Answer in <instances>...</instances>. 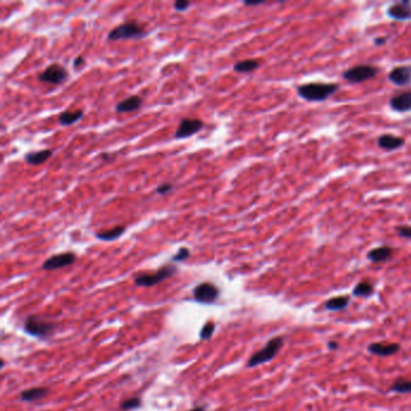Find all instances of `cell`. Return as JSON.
Instances as JSON below:
<instances>
[{
  "label": "cell",
  "mask_w": 411,
  "mask_h": 411,
  "mask_svg": "<svg viewBox=\"0 0 411 411\" xmlns=\"http://www.w3.org/2000/svg\"><path fill=\"white\" fill-rule=\"evenodd\" d=\"M339 88L337 83H305L298 87L299 97L308 102H323Z\"/></svg>",
  "instance_id": "6da1fadb"
},
{
  "label": "cell",
  "mask_w": 411,
  "mask_h": 411,
  "mask_svg": "<svg viewBox=\"0 0 411 411\" xmlns=\"http://www.w3.org/2000/svg\"><path fill=\"white\" fill-rule=\"evenodd\" d=\"M55 323L46 321L36 315L28 316L24 321V332L39 339H48L55 329Z\"/></svg>",
  "instance_id": "7a4b0ae2"
},
{
  "label": "cell",
  "mask_w": 411,
  "mask_h": 411,
  "mask_svg": "<svg viewBox=\"0 0 411 411\" xmlns=\"http://www.w3.org/2000/svg\"><path fill=\"white\" fill-rule=\"evenodd\" d=\"M282 346H284V339H282L281 337L273 338V339L268 341L263 349L257 351L256 353H253L252 356L250 357L249 362H247V367L255 368L257 365H260L271 361L278 353V351L281 350Z\"/></svg>",
  "instance_id": "3957f363"
},
{
  "label": "cell",
  "mask_w": 411,
  "mask_h": 411,
  "mask_svg": "<svg viewBox=\"0 0 411 411\" xmlns=\"http://www.w3.org/2000/svg\"><path fill=\"white\" fill-rule=\"evenodd\" d=\"M146 36V31L144 30L140 24H138L135 21L123 23L121 26L114 28L107 35V40L110 41H118V40H127V39H142Z\"/></svg>",
  "instance_id": "277c9868"
},
{
  "label": "cell",
  "mask_w": 411,
  "mask_h": 411,
  "mask_svg": "<svg viewBox=\"0 0 411 411\" xmlns=\"http://www.w3.org/2000/svg\"><path fill=\"white\" fill-rule=\"evenodd\" d=\"M176 267L172 266V264H166V266L162 267L161 269H158L156 273H145L140 274L135 277V285L140 287H151L155 285H158L163 282L166 278L172 277L174 274H176Z\"/></svg>",
  "instance_id": "5b68a950"
},
{
  "label": "cell",
  "mask_w": 411,
  "mask_h": 411,
  "mask_svg": "<svg viewBox=\"0 0 411 411\" xmlns=\"http://www.w3.org/2000/svg\"><path fill=\"white\" fill-rule=\"evenodd\" d=\"M378 74L379 69L374 67V65L363 64L347 69L346 71H344L343 78L351 83H361L375 78Z\"/></svg>",
  "instance_id": "8992f818"
},
{
  "label": "cell",
  "mask_w": 411,
  "mask_h": 411,
  "mask_svg": "<svg viewBox=\"0 0 411 411\" xmlns=\"http://www.w3.org/2000/svg\"><path fill=\"white\" fill-rule=\"evenodd\" d=\"M193 297L198 303L212 304L219 297V288L211 282H201L194 287Z\"/></svg>",
  "instance_id": "52a82bcc"
},
{
  "label": "cell",
  "mask_w": 411,
  "mask_h": 411,
  "mask_svg": "<svg viewBox=\"0 0 411 411\" xmlns=\"http://www.w3.org/2000/svg\"><path fill=\"white\" fill-rule=\"evenodd\" d=\"M68 80V71L59 64H51L39 75V81L51 83V85H62Z\"/></svg>",
  "instance_id": "ba28073f"
},
{
  "label": "cell",
  "mask_w": 411,
  "mask_h": 411,
  "mask_svg": "<svg viewBox=\"0 0 411 411\" xmlns=\"http://www.w3.org/2000/svg\"><path fill=\"white\" fill-rule=\"evenodd\" d=\"M204 128V122L198 118H183L180 122L179 127L174 134V138L180 140V139H186L192 137V135L199 133Z\"/></svg>",
  "instance_id": "9c48e42d"
},
{
  "label": "cell",
  "mask_w": 411,
  "mask_h": 411,
  "mask_svg": "<svg viewBox=\"0 0 411 411\" xmlns=\"http://www.w3.org/2000/svg\"><path fill=\"white\" fill-rule=\"evenodd\" d=\"M76 260V255L74 252H63L58 253V255H54L50 257L45 260L43 264V269L44 270H57L61 269V268H65L74 264Z\"/></svg>",
  "instance_id": "30bf717a"
},
{
  "label": "cell",
  "mask_w": 411,
  "mask_h": 411,
  "mask_svg": "<svg viewBox=\"0 0 411 411\" xmlns=\"http://www.w3.org/2000/svg\"><path fill=\"white\" fill-rule=\"evenodd\" d=\"M388 79L397 86H406L411 82V65L397 67L388 74Z\"/></svg>",
  "instance_id": "8fae6325"
},
{
  "label": "cell",
  "mask_w": 411,
  "mask_h": 411,
  "mask_svg": "<svg viewBox=\"0 0 411 411\" xmlns=\"http://www.w3.org/2000/svg\"><path fill=\"white\" fill-rule=\"evenodd\" d=\"M388 16L396 21L411 20V4L409 2H402L393 4L388 8Z\"/></svg>",
  "instance_id": "7c38bea8"
},
{
  "label": "cell",
  "mask_w": 411,
  "mask_h": 411,
  "mask_svg": "<svg viewBox=\"0 0 411 411\" xmlns=\"http://www.w3.org/2000/svg\"><path fill=\"white\" fill-rule=\"evenodd\" d=\"M399 349H400V346L398 344L374 343L368 346V352L376 354V356L387 357V356H391V354H395L396 352H398Z\"/></svg>",
  "instance_id": "4fadbf2b"
},
{
  "label": "cell",
  "mask_w": 411,
  "mask_h": 411,
  "mask_svg": "<svg viewBox=\"0 0 411 411\" xmlns=\"http://www.w3.org/2000/svg\"><path fill=\"white\" fill-rule=\"evenodd\" d=\"M389 105L398 113H406L411 110V92H403L389 100Z\"/></svg>",
  "instance_id": "5bb4252c"
},
{
  "label": "cell",
  "mask_w": 411,
  "mask_h": 411,
  "mask_svg": "<svg viewBox=\"0 0 411 411\" xmlns=\"http://www.w3.org/2000/svg\"><path fill=\"white\" fill-rule=\"evenodd\" d=\"M142 105V99L139 96H130L129 98L122 100L121 103H118L116 105V113L118 114H128L134 113L140 109Z\"/></svg>",
  "instance_id": "9a60e30c"
},
{
  "label": "cell",
  "mask_w": 411,
  "mask_h": 411,
  "mask_svg": "<svg viewBox=\"0 0 411 411\" xmlns=\"http://www.w3.org/2000/svg\"><path fill=\"white\" fill-rule=\"evenodd\" d=\"M378 144L381 148L387 150V151H393V150L402 147V146L405 144V140H404L403 138L395 137V135L385 134V135H381V137L379 138Z\"/></svg>",
  "instance_id": "2e32d148"
},
{
  "label": "cell",
  "mask_w": 411,
  "mask_h": 411,
  "mask_svg": "<svg viewBox=\"0 0 411 411\" xmlns=\"http://www.w3.org/2000/svg\"><path fill=\"white\" fill-rule=\"evenodd\" d=\"M48 393L47 387H31L21 393L20 398L22 402H35V400L43 399L44 397H46Z\"/></svg>",
  "instance_id": "e0dca14e"
},
{
  "label": "cell",
  "mask_w": 411,
  "mask_h": 411,
  "mask_svg": "<svg viewBox=\"0 0 411 411\" xmlns=\"http://www.w3.org/2000/svg\"><path fill=\"white\" fill-rule=\"evenodd\" d=\"M392 256V249L388 246H380L376 247V249H372L371 251L368 252V259L371 260L374 263H380L387 260L389 257Z\"/></svg>",
  "instance_id": "ac0fdd59"
},
{
  "label": "cell",
  "mask_w": 411,
  "mask_h": 411,
  "mask_svg": "<svg viewBox=\"0 0 411 411\" xmlns=\"http://www.w3.org/2000/svg\"><path fill=\"white\" fill-rule=\"evenodd\" d=\"M51 157H52L51 150H43V151L27 153V155L24 156V159H26L28 164L40 165L44 164L46 161H48V158H51Z\"/></svg>",
  "instance_id": "d6986e66"
},
{
  "label": "cell",
  "mask_w": 411,
  "mask_h": 411,
  "mask_svg": "<svg viewBox=\"0 0 411 411\" xmlns=\"http://www.w3.org/2000/svg\"><path fill=\"white\" fill-rule=\"evenodd\" d=\"M124 232H125L124 226H116V227L107 229V231L97 233L96 236L99 240H103V241H114V240L120 238Z\"/></svg>",
  "instance_id": "ffe728a7"
},
{
  "label": "cell",
  "mask_w": 411,
  "mask_h": 411,
  "mask_svg": "<svg viewBox=\"0 0 411 411\" xmlns=\"http://www.w3.org/2000/svg\"><path fill=\"white\" fill-rule=\"evenodd\" d=\"M349 303L350 297H347V295H338V297L330 298L329 301H327L325 303V308L327 310H330V311H339V310L346 308Z\"/></svg>",
  "instance_id": "44dd1931"
},
{
  "label": "cell",
  "mask_w": 411,
  "mask_h": 411,
  "mask_svg": "<svg viewBox=\"0 0 411 411\" xmlns=\"http://www.w3.org/2000/svg\"><path fill=\"white\" fill-rule=\"evenodd\" d=\"M83 116V110H75V111H64L59 114L58 121L62 125H71L80 121Z\"/></svg>",
  "instance_id": "7402d4cb"
},
{
  "label": "cell",
  "mask_w": 411,
  "mask_h": 411,
  "mask_svg": "<svg viewBox=\"0 0 411 411\" xmlns=\"http://www.w3.org/2000/svg\"><path fill=\"white\" fill-rule=\"evenodd\" d=\"M259 64H260V62L257 61V59H245V61H240L238 63H235L234 70L236 72H242V74H246V72H251V71L256 70V69L259 67Z\"/></svg>",
  "instance_id": "603a6c76"
},
{
  "label": "cell",
  "mask_w": 411,
  "mask_h": 411,
  "mask_svg": "<svg viewBox=\"0 0 411 411\" xmlns=\"http://www.w3.org/2000/svg\"><path fill=\"white\" fill-rule=\"evenodd\" d=\"M372 292H374V287L369 282H360L353 290V295L356 297H369Z\"/></svg>",
  "instance_id": "cb8c5ba5"
},
{
  "label": "cell",
  "mask_w": 411,
  "mask_h": 411,
  "mask_svg": "<svg viewBox=\"0 0 411 411\" xmlns=\"http://www.w3.org/2000/svg\"><path fill=\"white\" fill-rule=\"evenodd\" d=\"M141 399L139 397H130V398L124 399L123 402L120 404L121 410H137L141 406Z\"/></svg>",
  "instance_id": "d4e9b609"
},
{
  "label": "cell",
  "mask_w": 411,
  "mask_h": 411,
  "mask_svg": "<svg viewBox=\"0 0 411 411\" xmlns=\"http://www.w3.org/2000/svg\"><path fill=\"white\" fill-rule=\"evenodd\" d=\"M391 389L397 393H411V381L405 380V379H398L392 385Z\"/></svg>",
  "instance_id": "484cf974"
},
{
  "label": "cell",
  "mask_w": 411,
  "mask_h": 411,
  "mask_svg": "<svg viewBox=\"0 0 411 411\" xmlns=\"http://www.w3.org/2000/svg\"><path fill=\"white\" fill-rule=\"evenodd\" d=\"M216 329V325L214 322H208L200 330V339L209 340L212 337Z\"/></svg>",
  "instance_id": "4316f807"
},
{
  "label": "cell",
  "mask_w": 411,
  "mask_h": 411,
  "mask_svg": "<svg viewBox=\"0 0 411 411\" xmlns=\"http://www.w3.org/2000/svg\"><path fill=\"white\" fill-rule=\"evenodd\" d=\"M190 256H191L190 250H188L187 247H181V249H179V251H177V253H175V255L172 257V260L173 262H183V260L190 258Z\"/></svg>",
  "instance_id": "83f0119b"
},
{
  "label": "cell",
  "mask_w": 411,
  "mask_h": 411,
  "mask_svg": "<svg viewBox=\"0 0 411 411\" xmlns=\"http://www.w3.org/2000/svg\"><path fill=\"white\" fill-rule=\"evenodd\" d=\"M173 188H174V186L172 183H169V182L162 183L156 188V193L159 194V196H165V194L170 193V191H172Z\"/></svg>",
  "instance_id": "f1b7e54d"
},
{
  "label": "cell",
  "mask_w": 411,
  "mask_h": 411,
  "mask_svg": "<svg viewBox=\"0 0 411 411\" xmlns=\"http://www.w3.org/2000/svg\"><path fill=\"white\" fill-rule=\"evenodd\" d=\"M190 6H191V3L186 2V0H177V2L174 3V9L179 12L184 11V10H187Z\"/></svg>",
  "instance_id": "f546056e"
},
{
  "label": "cell",
  "mask_w": 411,
  "mask_h": 411,
  "mask_svg": "<svg viewBox=\"0 0 411 411\" xmlns=\"http://www.w3.org/2000/svg\"><path fill=\"white\" fill-rule=\"evenodd\" d=\"M397 232L400 236L406 239H411V226H402V227H397Z\"/></svg>",
  "instance_id": "4dcf8cb0"
},
{
  "label": "cell",
  "mask_w": 411,
  "mask_h": 411,
  "mask_svg": "<svg viewBox=\"0 0 411 411\" xmlns=\"http://www.w3.org/2000/svg\"><path fill=\"white\" fill-rule=\"evenodd\" d=\"M85 64H86L85 58L81 57V55H79V57H76L74 61V69L75 70H80V69H81Z\"/></svg>",
  "instance_id": "1f68e13d"
},
{
  "label": "cell",
  "mask_w": 411,
  "mask_h": 411,
  "mask_svg": "<svg viewBox=\"0 0 411 411\" xmlns=\"http://www.w3.org/2000/svg\"><path fill=\"white\" fill-rule=\"evenodd\" d=\"M244 4L246 6H257V5H260L263 4L262 2H244Z\"/></svg>",
  "instance_id": "d6a6232c"
},
{
  "label": "cell",
  "mask_w": 411,
  "mask_h": 411,
  "mask_svg": "<svg viewBox=\"0 0 411 411\" xmlns=\"http://www.w3.org/2000/svg\"><path fill=\"white\" fill-rule=\"evenodd\" d=\"M386 43V38H376L375 45H384Z\"/></svg>",
  "instance_id": "836d02e7"
},
{
  "label": "cell",
  "mask_w": 411,
  "mask_h": 411,
  "mask_svg": "<svg viewBox=\"0 0 411 411\" xmlns=\"http://www.w3.org/2000/svg\"><path fill=\"white\" fill-rule=\"evenodd\" d=\"M190 411H207V409H205L204 406H196L193 407V409H191Z\"/></svg>",
  "instance_id": "e575fe53"
},
{
  "label": "cell",
  "mask_w": 411,
  "mask_h": 411,
  "mask_svg": "<svg viewBox=\"0 0 411 411\" xmlns=\"http://www.w3.org/2000/svg\"><path fill=\"white\" fill-rule=\"evenodd\" d=\"M328 346H329V349H337L338 344L334 343V341H330V343L328 344Z\"/></svg>",
  "instance_id": "d590c367"
}]
</instances>
